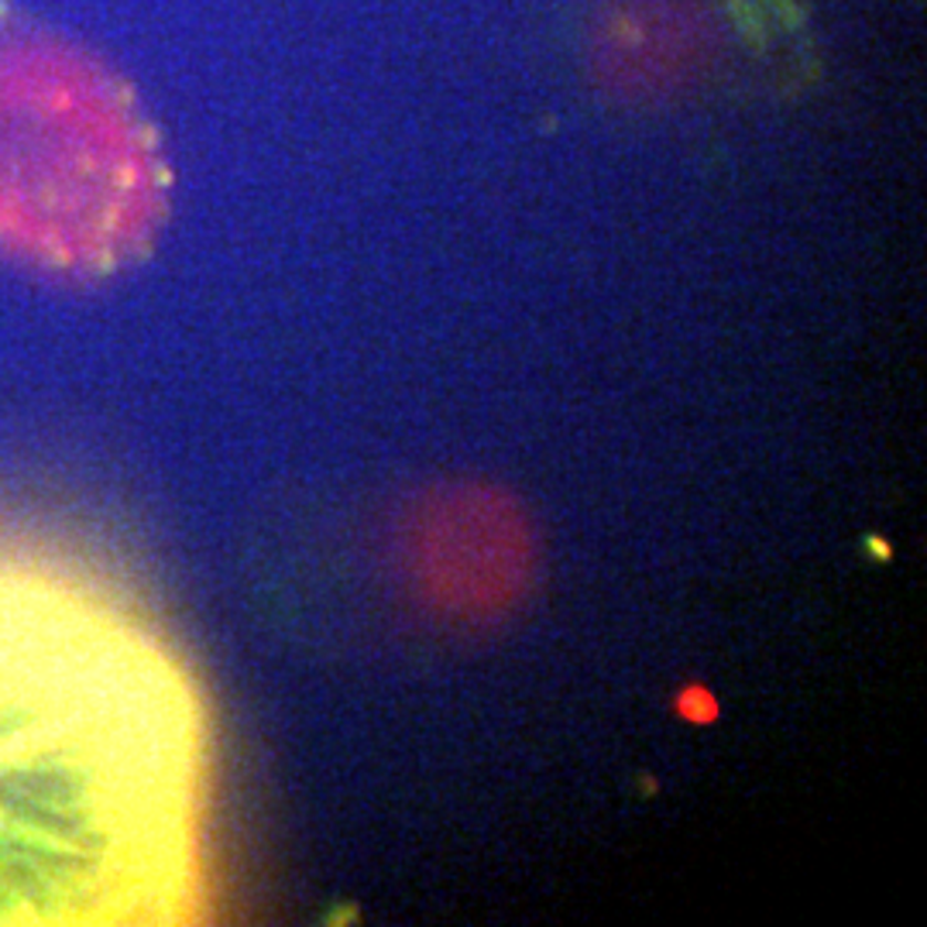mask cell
<instances>
[{
	"instance_id": "2",
	"label": "cell",
	"mask_w": 927,
	"mask_h": 927,
	"mask_svg": "<svg viewBox=\"0 0 927 927\" xmlns=\"http://www.w3.org/2000/svg\"><path fill=\"white\" fill-rule=\"evenodd\" d=\"M151 213L148 141L104 80L42 55L0 66V247L49 268H107Z\"/></svg>"
},
{
	"instance_id": "1",
	"label": "cell",
	"mask_w": 927,
	"mask_h": 927,
	"mask_svg": "<svg viewBox=\"0 0 927 927\" xmlns=\"http://www.w3.org/2000/svg\"><path fill=\"white\" fill-rule=\"evenodd\" d=\"M186 759L145 639L83 588L0 570V924L169 910Z\"/></svg>"
}]
</instances>
